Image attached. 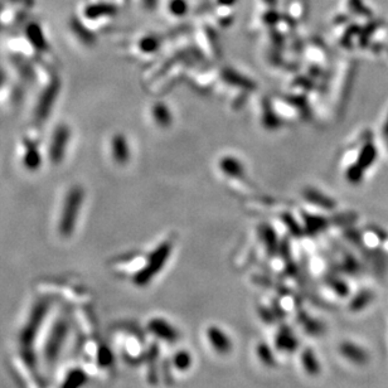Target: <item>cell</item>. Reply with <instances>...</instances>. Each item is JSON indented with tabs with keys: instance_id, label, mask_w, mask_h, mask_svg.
<instances>
[{
	"instance_id": "20",
	"label": "cell",
	"mask_w": 388,
	"mask_h": 388,
	"mask_svg": "<svg viewBox=\"0 0 388 388\" xmlns=\"http://www.w3.org/2000/svg\"><path fill=\"white\" fill-rule=\"evenodd\" d=\"M159 40L154 37H146L144 39H141L140 42V48L144 52H153L158 48Z\"/></svg>"
},
{
	"instance_id": "5",
	"label": "cell",
	"mask_w": 388,
	"mask_h": 388,
	"mask_svg": "<svg viewBox=\"0 0 388 388\" xmlns=\"http://www.w3.org/2000/svg\"><path fill=\"white\" fill-rule=\"evenodd\" d=\"M207 339L214 352L219 354H229L232 351L233 344L231 338L226 332L216 325H211L207 329Z\"/></svg>"
},
{
	"instance_id": "7",
	"label": "cell",
	"mask_w": 388,
	"mask_h": 388,
	"mask_svg": "<svg viewBox=\"0 0 388 388\" xmlns=\"http://www.w3.org/2000/svg\"><path fill=\"white\" fill-rule=\"evenodd\" d=\"M275 346L279 351L292 353L296 351L298 347H299V340H298V338L294 335L290 328L282 327L276 334Z\"/></svg>"
},
{
	"instance_id": "2",
	"label": "cell",
	"mask_w": 388,
	"mask_h": 388,
	"mask_svg": "<svg viewBox=\"0 0 388 388\" xmlns=\"http://www.w3.org/2000/svg\"><path fill=\"white\" fill-rule=\"evenodd\" d=\"M170 249H172V246H170L169 242H165L163 243V245H160L158 248L151 254V256L149 257L148 265H146L145 267L138 273L136 278L134 279L135 284L139 285V286H145V285H148V282L162 270L165 261H167L168 257H169Z\"/></svg>"
},
{
	"instance_id": "6",
	"label": "cell",
	"mask_w": 388,
	"mask_h": 388,
	"mask_svg": "<svg viewBox=\"0 0 388 388\" xmlns=\"http://www.w3.org/2000/svg\"><path fill=\"white\" fill-rule=\"evenodd\" d=\"M59 92V82L58 81H54V82L51 83L45 91L43 92V95L40 96L39 102H38L37 110H35V113H37V118L39 120H43V119H47L48 115L51 113V110H52L54 101H56L57 96H58Z\"/></svg>"
},
{
	"instance_id": "10",
	"label": "cell",
	"mask_w": 388,
	"mask_h": 388,
	"mask_svg": "<svg viewBox=\"0 0 388 388\" xmlns=\"http://www.w3.org/2000/svg\"><path fill=\"white\" fill-rule=\"evenodd\" d=\"M172 364L176 371L179 372H187L192 368L193 366V357L191 353L186 349H180V351L175 352L172 358Z\"/></svg>"
},
{
	"instance_id": "21",
	"label": "cell",
	"mask_w": 388,
	"mask_h": 388,
	"mask_svg": "<svg viewBox=\"0 0 388 388\" xmlns=\"http://www.w3.org/2000/svg\"><path fill=\"white\" fill-rule=\"evenodd\" d=\"M144 2V5H145L148 9H153V8L156 7V4H158V0H143Z\"/></svg>"
},
{
	"instance_id": "4",
	"label": "cell",
	"mask_w": 388,
	"mask_h": 388,
	"mask_svg": "<svg viewBox=\"0 0 388 388\" xmlns=\"http://www.w3.org/2000/svg\"><path fill=\"white\" fill-rule=\"evenodd\" d=\"M148 329L151 334L155 335L160 340L167 341V343H174L180 336L178 329L163 317H153L148 323Z\"/></svg>"
},
{
	"instance_id": "23",
	"label": "cell",
	"mask_w": 388,
	"mask_h": 388,
	"mask_svg": "<svg viewBox=\"0 0 388 388\" xmlns=\"http://www.w3.org/2000/svg\"><path fill=\"white\" fill-rule=\"evenodd\" d=\"M383 134H384V136L388 138V118H387L386 124H384V127H383Z\"/></svg>"
},
{
	"instance_id": "18",
	"label": "cell",
	"mask_w": 388,
	"mask_h": 388,
	"mask_svg": "<svg viewBox=\"0 0 388 388\" xmlns=\"http://www.w3.org/2000/svg\"><path fill=\"white\" fill-rule=\"evenodd\" d=\"M363 168L355 163L354 165L349 167L348 172H347V179L353 184H358L363 178Z\"/></svg>"
},
{
	"instance_id": "8",
	"label": "cell",
	"mask_w": 388,
	"mask_h": 388,
	"mask_svg": "<svg viewBox=\"0 0 388 388\" xmlns=\"http://www.w3.org/2000/svg\"><path fill=\"white\" fill-rule=\"evenodd\" d=\"M301 367L305 371V373L308 376L316 377L319 376L320 372H322V366H320L319 359H317L315 352L311 348H305L301 352Z\"/></svg>"
},
{
	"instance_id": "16",
	"label": "cell",
	"mask_w": 388,
	"mask_h": 388,
	"mask_svg": "<svg viewBox=\"0 0 388 388\" xmlns=\"http://www.w3.org/2000/svg\"><path fill=\"white\" fill-rule=\"evenodd\" d=\"M153 116L156 120V123L162 126H168L172 121V116H170L169 110H168L167 106L158 104L153 107Z\"/></svg>"
},
{
	"instance_id": "17",
	"label": "cell",
	"mask_w": 388,
	"mask_h": 388,
	"mask_svg": "<svg viewBox=\"0 0 388 388\" xmlns=\"http://www.w3.org/2000/svg\"><path fill=\"white\" fill-rule=\"evenodd\" d=\"M221 167L224 172H227V174L233 175V176H238L242 174V167H241L240 163L237 160L232 159V158H226L222 160Z\"/></svg>"
},
{
	"instance_id": "3",
	"label": "cell",
	"mask_w": 388,
	"mask_h": 388,
	"mask_svg": "<svg viewBox=\"0 0 388 388\" xmlns=\"http://www.w3.org/2000/svg\"><path fill=\"white\" fill-rule=\"evenodd\" d=\"M71 136V130L67 125H59L53 132L50 145V158L53 164H59L66 155L67 145Z\"/></svg>"
},
{
	"instance_id": "22",
	"label": "cell",
	"mask_w": 388,
	"mask_h": 388,
	"mask_svg": "<svg viewBox=\"0 0 388 388\" xmlns=\"http://www.w3.org/2000/svg\"><path fill=\"white\" fill-rule=\"evenodd\" d=\"M237 0H218V3L221 5H224V7H230V5H233Z\"/></svg>"
},
{
	"instance_id": "12",
	"label": "cell",
	"mask_w": 388,
	"mask_h": 388,
	"mask_svg": "<svg viewBox=\"0 0 388 388\" xmlns=\"http://www.w3.org/2000/svg\"><path fill=\"white\" fill-rule=\"evenodd\" d=\"M376 158H377L376 146H374L372 143H368V144H366V145L362 148V150H360L359 155H358L357 164L360 165L363 169H367V168H370L371 165L373 164Z\"/></svg>"
},
{
	"instance_id": "1",
	"label": "cell",
	"mask_w": 388,
	"mask_h": 388,
	"mask_svg": "<svg viewBox=\"0 0 388 388\" xmlns=\"http://www.w3.org/2000/svg\"><path fill=\"white\" fill-rule=\"evenodd\" d=\"M83 195H85L83 189L78 186L72 187L67 192L63 208H62L61 218H59V233L63 237H70L73 233V230L76 229L78 214H80L81 206H82Z\"/></svg>"
},
{
	"instance_id": "13",
	"label": "cell",
	"mask_w": 388,
	"mask_h": 388,
	"mask_svg": "<svg viewBox=\"0 0 388 388\" xmlns=\"http://www.w3.org/2000/svg\"><path fill=\"white\" fill-rule=\"evenodd\" d=\"M115 8L110 4H92L86 9L85 14L87 18L95 19L104 17V15H111L115 13Z\"/></svg>"
},
{
	"instance_id": "15",
	"label": "cell",
	"mask_w": 388,
	"mask_h": 388,
	"mask_svg": "<svg viewBox=\"0 0 388 388\" xmlns=\"http://www.w3.org/2000/svg\"><path fill=\"white\" fill-rule=\"evenodd\" d=\"M27 34H28L29 40H31L32 44H33L35 48H38V50H43V48H45V38H44V35H43L42 29H40L37 24H32V26H29L28 31H27Z\"/></svg>"
},
{
	"instance_id": "19",
	"label": "cell",
	"mask_w": 388,
	"mask_h": 388,
	"mask_svg": "<svg viewBox=\"0 0 388 388\" xmlns=\"http://www.w3.org/2000/svg\"><path fill=\"white\" fill-rule=\"evenodd\" d=\"M188 5H187L186 0H172L169 4V10L173 15L176 17H181L187 13Z\"/></svg>"
},
{
	"instance_id": "24",
	"label": "cell",
	"mask_w": 388,
	"mask_h": 388,
	"mask_svg": "<svg viewBox=\"0 0 388 388\" xmlns=\"http://www.w3.org/2000/svg\"><path fill=\"white\" fill-rule=\"evenodd\" d=\"M4 80H5V75H4V72L0 70V87H2V85L4 83Z\"/></svg>"
},
{
	"instance_id": "14",
	"label": "cell",
	"mask_w": 388,
	"mask_h": 388,
	"mask_svg": "<svg viewBox=\"0 0 388 388\" xmlns=\"http://www.w3.org/2000/svg\"><path fill=\"white\" fill-rule=\"evenodd\" d=\"M256 351H257V357H259V359L264 363V366H266V367H275L276 366L275 357H273V353L267 344L259 343L256 347Z\"/></svg>"
},
{
	"instance_id": "11",
	"label": "cell",
	"mask_w": 388,
	"mask_h": 388,
	"mask_svg": "<svg viewBox=\"0 0 388 388\" xmlns=\"http://www.w3.org/2000/svg\"><path fill=\"white\" fill-rule=\"evenodd\" d=\"M24 165H26L28 169L35 170L40 167V163H42V158H40L39 150H38L37 146L34 144H27L26 146V153H24Z\"/></svg>"
},
{
	"instance_id": "9",
	"label": "cell",
	"mask_w": 388,
	"mask_h": 388,
	"mask_svg": "<svg viewBox=\"0 0 388 388\" xmlns=\"http://www.w3.org/2000/svg\"><path fill=\"white\" fill-rule=\"evenodd\" d=\"M111 153L119 164H125L130 158L129 144L123 135H116L111 140Z\"/></svg>"
}]
</instances>
